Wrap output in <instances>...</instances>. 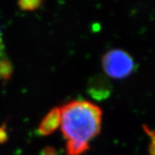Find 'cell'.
<instances>
[{
    "label": "cell",
    "instance_id": "obj_7",
    "mask_svg": "<svg viewBox=\"0 0 155 155\" xmlns=\"http://www.w3.org/2000/svg\"><path fill=\"white\" fill-rule=\"evenodd\" d=\"M143 129L147 135L150 138V143L149 145V153L150 155H155V130L152 131L147 127V126L143 125Z\"/></svg>",
    "mask_w": 155,
    "mask_h": 155
},
{
    "label": "cell",
    "instance_id": "obj_9",
    "mask_svg": "<svg viewBox=\"0 0 155 155\" xmlns=\"http://www.w3.org/2000/svg\"><path fill=\"white\" fill-rule=\"evenodd\" d=\"M8 139V135L6 131V127L4 126L0 127V144L4 143Z\"/></svg>",
    "mask_w": 155,
    "mask_h": 155
},
{
    "label": "cell",
    "instance_id": "obj_8",
    "mask_svg": "<svg viewBox=\"0 0 155 155\" xmlns=\"http://www.w3.org/2000/svg\"><path fill=\"white\" fill-rule=\"evenodd\" d=\"M40 155H57V151L52 147H46L41 151Z\"/></svg>",
    "mask_w": 155,
    "mask_h": 155
},
{
    "label": "cell",
    "instance_id": "obj_6",
    "mask_svg": "<svg viewBox=\"0 0 155 155\" xmlns=\"http://www.w3.org/2000/svg\"><path fill=\"white\" fill-rule=\"evenodd\" d=\"M11 72L12 68L8 61H0V76H2L4 79H8L11 75Z\"/></svg>",
    "mask_w": 155,
    "mask_h": 155
},
{
    "label": "cell",
    "instance_id": "obj_1",
    "mask_svg": "<svg viewBox=\"0 0 155 155\" xmlns=\"http://www.w3.org/2000/svg\"><path fill=\"white\" fill-rule=\"evenodd\" d=\"M61 130L68 155H82L89 142L100 133L102 110L86 101H72L60 108Z\"/></svg>",
    "mask_w": 155,
    "mask_h": 155
},
{
    "label": "cell",
    "instance_id": "obj_3",
    "mask_svg": "<svg viewBox=\"0 0 155 155\" xmlns=\"http://www.w3.org/2000/svg\"><path fill=\"white\" fill-rule=\"evenodd\" d=\"M112 86L108 78L96 74L90 78L87 84V93L97 101H104L112 94Z\"/></svg>",
    "mask_w": 155,
    "mask_h": 155
},
{
    "label": "cell",
    "instance_id": "obj_5",
    "mask_svg": "<svg viewBox=\"0 0 155 155\" xmlns=\"http://www.w3.org/2000/svg\"><path fill=\"white\" fill-rule=\"evenodd\" d=\"M18 4L21 9L24 10H33L38 8L42 4V2L39 0H29V1L22 0L18 2Z\"/></svg>",
    "mask_w": 155,
    "mask_h": 155
},
{
    "label": "cell",
    "instance_id": "obj_2",
    "mask_svg": "<svg viewBox=\"0 0 155 155\" xmlns=\"http://www.w3.org/2000/svg\"><path fill=\"white\" fill-rule=\"evenodd\" d=\"M102 67L107 75L114 78H124L132 73L135 62L127 51L112 49L104 55Z\"/></svg>",
    "mask_w": 155,
    "mask_h": 155
},
{
    "label": "cell",
    "instance_id": "obj_4",
    "mask_svg": "<svg viewBox=\"0 0 155 155\" xmlns=\"http://www.w3.org/2000/svg\"><path fill=\"white\" fill-rule=\"evenodd\" d=\"M61 124L60 108H54L46 115L38 127V133L41 135H48L53 133Z\"/></svg>",
    "mask_w": 155,
    "mask_h": 155
}]
</instances>
